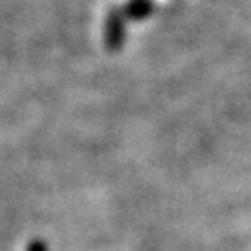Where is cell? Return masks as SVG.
Segmentation results:
<instances>
[{
    "label": "cell",
    "instance_id": "6da1fadb",
    "mask_svg": "<svg viewBox=\"0 0 251 251\" xmlns=\"http://www.w3.org/2000/svg\"><path fill=\"white\" fill-rule=\"evenodd\" d=\"M107 42H109V48L115 50L119 48L121 40H123V18L119 12H113L109 16V22H107Z\"/></svg>",
    "mask_w": 251,
    "mask_h": 251
},
{
    "label": "cell",
    "instance_id": "7a4b0ae2",
    "mask_svg": "<svg viewBox=\"0 0 251 251\" xmlns=\"http://www.w3.org/2000/svg\"><path fill=\"white\" fill-rule=\"evenodd\" d=\"M151 8L152 6H151L149 0H133L131 6H129V14L133 18H143V16H147L151 12Z\"/></svg>",
    "mask_w": 251,
    "mask_h": 251
}]
</instances>
